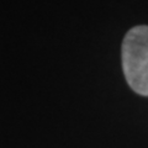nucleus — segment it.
Segmentation results:
<instances>
[{"instance_id":"nucleus-1","label":"nucleus","mask_w":148,"mask_h":148,"mask_svg":"<svg viewBox=\"0 0 148 148\" xmlns=\"http://www.w3.org/2000/svg\"><path fill=\"white\" fill-rule=\"evenodd\" d=\"M122 69L130 88L148 96V26L132 27L122 42Z\"/></svg>"}]
</instances>
